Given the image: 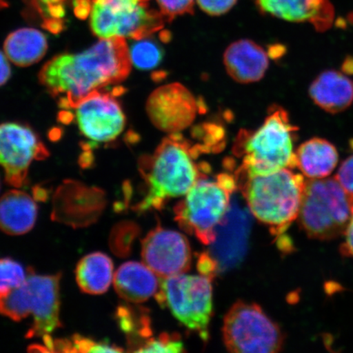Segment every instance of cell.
<instances>
[{"label": "cell", "instance_id": "1", "mask_svg": "<svg viewBox=\"0 0 353 353\" xmlns=\"http://www.w3.org/2000/svg\"><path fill=\"white\" fill-rule=\"evenodd\" d=\"M125 39H100L79 54H59L39 72V81L60 108L74 109L85 97L125 81L131 70Z\"/></svg>", "mask_w": 353, "mask_h": 353}, {"label": "cell", "instance_id": "2", "mask_svg": "<svg viewBox=\"0 0 353 353\" xmlns=\"http://www.w3.org/2000/svg\"><path fill=\"white\" fill-rule=\"evenodd\" d=\"M205 150L192 145L179 132L163 139L152 156L139 162L147 192L134 210L140 213L161 210L170 199L186 195L199 179L208 174L209 167L196 162Z\"/></svg>", "mask_w": 353, "mask_h": 353}, {"label": "cell", "instance_id": "3", "mask_svg": "<svg viewBox=\"0 0 353 353\" xmlns=\"http://www.w3.org/2000/svg\"><path fill=\"white\" fill-rule=\"evenodd\" d=\"M235 178L251 213L273 236L281 238L298 219L305 186L303 176L283 169L263 175L237 170Z\"/></svg>", "mask_w": 353, "mask_h": 353}, {"label": "cell", "instance_id": "4", "mask_svg": "<svg viewBox=\"0 0 353 353\" xmlns=\"http://www.w3.org/2000/svg\"><path fill=\"white\" fill-rule=\"evenodd\" d=\"M297 130L288 113L273 107L263 125L254 132L243 131L237 138L235 152L242 157L239 171L249 175H263L296 167L294 151Z\"/></svg>", "mask_w": 353, "mask_h": 353}, {"label": "cell", "instance_id": "5", "mask_svg": "<svg viewBox=\"0 0 353 353\" xmlns=\"http://www.w3.org/2000/svg\"><path fill=\"white\" fill-rule=\"evenodd\" d=\"M61 275H38L29 269L23 283L0 292V313L13 321L33 316L26 338H44L61 326Z\"/></svg>", "mask_w": 353, "mask_h": 353}, {"label": "cell", "instance_id": "6", "mask_svg": "<svg viewBox=\"0 0 353 353\" xmlns=\"http://www.w3.org/2000/svg\"><path fill=\"white\" fill-rule=\"evenodd\" d=\"M236 188V178L228 174L214 179L202 176L174 207L179 227L203 244L213 243L215 229L226 215Z\"/></svg>", "mask_w": 353, "mask_h": 353}, {"label": "cell", "instance_id": "7", "mask_svg": "<svg viewBox=\"0 0 353 353\" xmlns=\"http://www.w3.org/2000/svg\"><path fill=\"white\" fill-rule=\"evenodd\" d=\"M352 201L336 179H308L298 216L300 226L313 239H334L346 231Z\"/></svg>", "mask_w": 353, "mask_h": 353}, {"label": "cell", "instance_id": "8", "mask_svg": "<svg viewBox=\"0 0 353 353\" xmlns=\"http://www.w3.org/2000/svg\"><path fill=\"white\" fill-rule=\"evenodd\" d=\"M90 15L92 32L99 39L139 41L160 32L167 21L150 0H91Z\"/></svg>", "mask_w": 353, "mask_h": 353}, {"label": "cell", "instance_id": "9", "mask_svg": "<svg viewBox=\"0 0 353 353\" xmlns=\"http://www.w3.org/2000/svg\"><path fill=\"white\" fill-rule=\"evenodd\" d=\"M206 275H176L161 278L157 302L170 309L185 327L196 333L203 341L209 339V326L213 311L212 280Z\"/></svg>", "mask_w": 353, "mask_h": 353}, {"label": "cell", "instance_id": "10", "mask_svg": "<svg viewBox=\"0 0 353 353\" xmlns=\"http://www.w3.org/2000/svg\"><path fill=\"white\" fill-rule=\"evenodd\" d=\"M223 337L228 351L274 353L281 350L284 335L258 304L236 302L224 317Z\"/></svg>", "mask_w": 353, "mask_h": 353}, {"label": "cell", "instance_id": "11", "mask_svg": "<svg viewBox=\"0 0 353 353\" xmlns=\"http://www.w3.org/2000/svg\"><path fill=\"white\" fill-rule=\"evenodd\" d=\"M48 156L46 148L28 126L16 123L0 125V165L11 186H23L32 161Z\"/></svg>", "mask_w": 353, "mask_h": 353}, {"label": "cell", "instance_id": "12", "mask_svg": "<svg viewBox=\"0 0 353 353\" xmlns=\"http://www.w3.org/2000/svg\"><path fill=\"white\" fill-rule=\"evenodd\" d=\"M196 97L179 83H168L150 95L145 110L154 126L168 134L179 132L192 125L199 113Z\"/></svg>", "mask_w": 353, "mask_h": 353}, {"label": "cell", "instance_id": "13", "mask_svg": "<svg viewBox=\"0 0 353 353\" xmlns=\"http://www.w3.org/2000/svg\"><path fill=\"white\" fill-rule=\"evenodd\" d=\"M74 109L79 130L94 143L112 142L125 129L126 119L121 105L108 92H92Z\"/></svg>", "mask_w": 353, "mask_h": 353}, {"label": "cell", "instance_id": "14", "mask_svg": "<svg viewBox=\"0 0 353 353\" xmlns=\"http://www.w3.org/2000/svg\"><path fill=\"white\" fill-rule=\"evenodd\" d=\"M143 263L161 278L183 274L192 264V249L186 237L159 225L142 241Z\"/></svg>", "mask_w": 353, "mask_h": 353}, {"label": "cell", "instance_id": "15", "mask_svg": "<svg viewBox=\"0 0 353 353\" xmlns=\"http://www.w3.org/2000/svg\"><path fill=\"white\" fill-rule=\"evenodd\" d=\"M263 12L282 20L310 22L316 30L328 29L334 20L329 0H254Z\"/></svg>", "mask_w": 353, "mask_h": 353}, {"label": "cell", "instance_id": "16", "mask_svg": "<svg viewBox=\"0 0 353 353\" xmlns=\"http://www.w3.org/2000/svg\"><path fill=\"white\" fill-rule=\"evenodd\" d=\"M223 63L234 81L241 83L260 81L269 65L268 52L250 39H241L228 46L223 55Z\"/></svg>", "mask_w": 353, "mask_h": 353}, {"label": "cell", "instance_id": "17", "mask_svg": "<svg viewBox=\"0 0 353 353\" xmlns=\"http://www.w3.org/2000/svg\"><path fill=\"white\" fill-rule=\"evenodd\" d=\"M161 277L147 265L128 262L121 265L114 276L119 296L128 302L139 303L156 296L161 288Z\"/></svg>", "mask_w": 353, "mask_h": 353}, {"label": "cell", "instance_id": "18", "mask_svg": "<svg viewBox=\"0 0 353 353\" xmlns=\"http://www.w3.org/2000/svg\"><path fill=\"white\" fill-rule=\"evenodd\" d=\"M315 104L330 113H339L353 103V81L336 70L319 74L309 88Z\"/></svg>", "mask_w": 353, "mask_h": 353}, {"label": "cell", "instance_id": "19", "mask_svg": "<svg viewBox=\"0 0 353 353\" xmlns=\"http://www.w3.org/2000/svg\"><path fill=\"white\" fill-rule=\"evenodd\" d=\"M37 218V205L24 192H8L0 198V230L11 236L32 230Z\"/></svg>", "mask_w": 353, "mask_h": 353}, {"label": "cell", "instance_id": "20", "mask_svg": "<svg viewBox=\"0 0 353 353\" xmlns=\"http://www.w3.org/2000/svg\"><path fill=\"white\" fill-rule=\"evenodd\" d=\"M296 167L309 179L329 176L339 161L336 148L327 140L312 139L303 143L295 152Z\"/></svg>", "mask_w": 353, "mask_h": 353}, {"label": "cell", "instance_id": "21", "mask_svg": "<svg viewBox=\"0 0 353 353\" xmlns=\"http://www.w3.org/2000/svg\"><path fill=\"white\" fill-rule=\"evenodd\" d=\"M3 48L13 64L29 66L38 63L46 55L48 41L46 35L39 30L21 28L8 35Z\"/></svg>", "mask_w": 353, "mask_h": 353}, {"label": "cell", "instance_id": "22", "mask_svg": "<svg viewBox=\"0 0 353 353\" xmlns=\"http://www.w3.org/2000/svg\"><path fill=\"white\" fill-rule=\"evenodd\" d=\"M76 276L83 292L101 294L107 292L113 280V263L107 254L92 253L79 262Z\"/></svg>", "mask_w": 353, "mask_h": 353}, {"label": "cell", "instance_id": "23", "mask_svg": "<svg viewBox=\"0 0 353 353\" xmlns=\"http://www.w3.org/2000/svg\"><path fill=\"white\" fill-rule=\"evenodd\" d=\"M117 319L119 326L127 335L130 350L139 352L151 339L149 317L132 307L121 306L117 309Z\"/></svg>", "mask_w": 353, "mask_h": 353}, {"label": "cell", "instance_id": "24", "mask_svg": "<svg viewBox=\"0 0 353 353\" xmlns=\"http://www.w3.org/2000/svg\"><path fill=\"white\" fill-rule=\"evenodd\" d=\"M132 65L140 70H151L156 68L162 59V52L157 43L148 39H139L130 48Z\"/></svg>", "mask_w": 353, "mask_h": 353}, {"label": "cell", "instance_id": "25", "mask_svg": "<svg viewBox=\"0 0 353 353\" xmlns=\"http://www.w3.org/2000/svg\"><path fill=\"white\" fill-rule=\"evenodd\" d=\"M23 267L14 260L0 259V292L20 286L25 281Z\"/></svg>", "mask_w": 353, "mask_h": 353}, {"label": "cell", "instance_id": "26", "mask_svg": "<svg viewBox=\"0 0 353 353\" xmlns=\"http://www.w3.org/2000/svg\"><path fill=\"white\" fill-rule=\"evenodd\" d=\"M184 347L179 334H162L157 339L151 338L139 352H183Z\"/></svg>", "mask_w": 353, "mask_h": 353}, {"label": "cell", "instance_id": "27", "mask_svg": "<svg viewBox=\"0 0 353 353\" xmlns=\"http://www.w3.org/2000/svg\"><path fill=\"white\" fill-rule=\"evenodd\" d=\"M160 11L167 21L176 17L193 12L195 0H157Z\"/></svg>", "mask_w": 353, "mask_h": 353}, {"label": "cell", "instance_id": "28", "mask_svg": "<svg viewBox=\"0 0 353 353\" xmlns=\"http://www.w3.org/2000/svg\"><path fill=\"white\" fill-rule=\"evenodd\" d=\"M73 352H121V348L105 342H96L91 339L76 334L70 339Z\"/></svg>", "mask_w": 353, "mask_h": 353}, {"label": "cell", "instance_id": "29", "mask_svg": "<svg viewBox=\"0 0 353 353\" xmlns=\"http://www.w3.org/2000/svg\"><path fill=\"white\" fill-rule=\"evenodd\" d=\"M237 0H197L201 10L210 15L219 16L231 10Z\"/></svg>", "mask_w": 353, "mask_h": 353}, {"label": "cell", "instance_id": "30", "mask_svg": "<svg viewBox=\"0 0 353 353\" xmlns=\"http://www.w3.org/2000/svg\"><path fill=\"white\" fill-rule=\"evenodd\" d=\"M335 179L353 197V154L342 163Z\"/></svg>", "mask_w": 353, "mask_h": 353}, {"label": "cell", "instance_id": "31", "mask_svg": "<svg viewBox=\"0 0 353 353\" xmlns=\"http://www.w3.org/2000/svg\"><path fill=\"white\" fill-rule=\"evenodd\" d=\"M344 234H345V241H344L343 244L341 245V253L343 255L353 257V201L352 205L351 219Z\"/></svg>", "mask_w": 353, "mask_h": 353}, {"label": "cell", "instance_id": "32", "mask_svg": "<svg viewBox=\"0 0 353 353\" xmlns=\"http://www.w3.org/2000/svg\"><path fill=\"white\" fill-rule=\"evenodd\" d=\"M6 54L0 51V86L6 85L11 77V68Z\"/></svg>", "mask_w": 353, "mask_h": 353}, {"label": "cell", "instance_id": "33", "mask_svg": "<svg viewBox=\"0 0 353 353\" xmlns=\"http://www.w3.org/2000/svg\"><path fill=\"white\" fill-rule=\"evenodd\" d=\"M91 10V0H76L74 1V12L79 17L85 19L90 14Z\"/></svg>", "mask_w": 353, "mask_h": 353}, {"label": "cell", "instance_id": "34", "mask_svg": "<svg viewBox=\"0 0 353 353\" xmlns=\"http://www.w3.org/2000/svg\"><path fill=\"white\" fill-rule=\"evenodd\" d=\"M7 6V3L3 1V0H0V8H4Z\"/></svg>", "mask_w": 353, "mask_h": 353}]
</instances>
